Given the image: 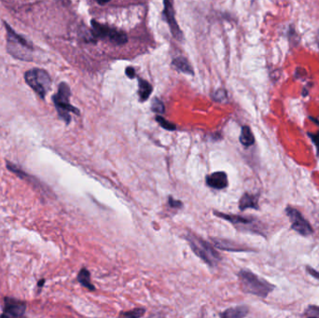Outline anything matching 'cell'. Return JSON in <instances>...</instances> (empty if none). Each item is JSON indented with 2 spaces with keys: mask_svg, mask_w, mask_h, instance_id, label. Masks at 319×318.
Returning <instances> with one entry per match:
<instances>
[{
  "mask_svg": "<svg viewBox=\"0 0 319 318\" xmlns=\"http://www.w3.org/2000/svg\"><path fill=\"white\" fill-rule=\"evenodd\" d=\"M208 187L215 189H223L228 187V177L224 172H215L206 177Z\"/></svg>",
  "mask_w": 319,
  "mask_h": 318,
  "instance_id": "obj_10",
  "label": "cell"
},
{
  "mask_svg": "<svg viewBox=\"0 0 319 318\" xmlns=\"http://www.w3.org/2000/svg\"><path fill=\"white\" fill-rule=\"evenodd\" d=\"M125 74L129 79H134L135 78V70L134 67H128L125 70Z\"/></svg>",
  "mask_w": 319,
  "mask_h": 318,
  "instance_id": "obj_26",
  "label": "cell"
},
{
  "mask_svg": "<svg viewBox=\"0 0 319 318\" xmlns=\"http://www.w3.org/2000/svg\"><path fill=\"white\" fill-rule=\"evenodd\" d=\"M144 314H145V310H144V309H141V308H139V309H134V310L130 311V312L122 313V314H120V316H121V317H124V318H137L143 317Z\"/></svg>",
  "mask_w": 319,
  "mask_h": 318,
  "instance_id": "obj_21",
  "label": "cell"
},
{
  "mask_svg": "<svg viewBox=\"0 0 319 318\" xmlns=\"http://www.w3.org/2000/svg\"><path fill=\"white\" fill-rule=\"evenodd\" d=\"M309 135L312 138L313 143L316 145V147L318 149V153L319 155V133H318V134H309Z\"/></svg>",
  "mask_w": 319,
  "mask_h": 318,
  "instance_id": "obj_25",
  "label": "cell"
},
{
  "mask_svg": "<svg viewBox=\"0 0 319 318\" xmlns=\"http://www.w3.org/2000/svg\"><path fill=\"white\" fill-rule=\"evenodd\" d=\"M45 284V279H41L38 283H37V286L39 287V288H41L42 286H43V285Z\"/></svg>",
  "mask_w": 319,
  "mask_h": 318,
  "instance_id": "obj_29",
  "label": "cell"
},
{
  "mask_svg": "<svg viewBox=\"0 0 319 318\" xmlns=\"http://www.w3.org/2000/svg\"><path fill=\"white\" fill-rule=\"evenodd\" d=\"M240 143L246 147H251L254 145L255 143V137L254 134L252 133V131L250 129V127L248 126H243L242 130H241V134H240Z\"/></svg>",
  "mask_w": 319,
  "mask_h": 318,
  "instance_id": "obj_14",
  "label": "cell"
},
{
  "mask_svg": "<svg viewBox=\"0 0 319 318\" xmlns=\"http://www.w3.org/2000/svg\"><path fill=\"white\" fill-rule=\"evenodd\" d=\"M303 316L307 318H319V306L310 305L305 310Z\"/></svg>",
  "mask_w": 319,
  "mask_h": 318,
  "instance_id": "obj_22",
  "label": "cell"
},
{
  "mask_svg": "<svg viewBox=\"0 0 319 318\" xmlns=\"http://www.w3.org/2000/svg\"><path fill=\"white\" fill-rule=\"evenodd\" d=\"M285 213L290 220L291 228L299 234L308 236L314 233V230H313V227L311 226V224L308 222L307 219H305V218L299 210H297L296 208H293L291 206H287L285 209Z\"/></svg>",
  "mask_w": 319,
  "mask_h": 318,
  "instance_id": "obj_7",
  "label": "cell"
},
{
  "mask_svg": "<svg viewBox=\"0 0 319 318\" xmlns=\"http://www.w3.org/2000/svg\"><path fill=\"white\" fill-rule=\"evenodd\" d=\"M239 208L241 211H244L248 208L259 209V196L245 193L239 201Z\"/></svg>",
  "mask_w": 319,
  "mask_h": 318,
  "instance_id": "obj_11",
  "label": "cell"
},
{
  "mask_svg": "<svg viewBox=\"0 0 319 318\" xmlns=\"http://www.w3.org/2000/svg\"><path fill=\"white\" fill-rule=\"evenodd\" d=\"M215 215L218 218H221L223 219H226L235 225H249L252 223L253 220L251 218H244L241 216H235V215H228V214H223V213L217 212L215 211Z\"/></svg>",
  "mask_w": 319,
  "mask_h": 318,
  "instance_id": "obj_12",
  "label": "cell"
},
{
  "mask_svg": "<svg viewBox=\"0 0 319 318\" xmlns=\"http://www.w3.org/2000/svg\"><path fill=\"white\" fill-rule=\"evenodd\" d=\"M7 33V50L15 59L31 62L35 47L33 43L25 38L24 35L18 34L7 22H4Z\"/></svg>",
  "mask_w": 319,
  "mask_h": 318,
  "instance_id": "obj_1",
  "label": "cell"
},
{
  "mask_svg": "<svg viewBox=\"0 0 319 318\" xmlns=\"http://www.w3.org/2000/svg\"><path fill=\"white\" fill-rule=\"evenodd\" d=\"M173 65L176 67V68L179 71H181L182 73L185 74H190L193 75V70L191 66L189 65V62L187 59L183 58V57H177L176 59L173 61Z\"/></svg>",
  "mask_w": 319,
  "mask_h": 318,
  "instance_id": "obj_17",
  "label": "cell"
},
{
  "mask_svg": "<svg viewBox=\"0 0 319 318\" xmlns=\"http://www.w3.org/2000/svg\"><path fill=\"white\" fill-rule=\"evenodd\" d=\"M164 3H165L164 14L166 16V22L171 29V32L175 37H177V39H181L182 33L179 29V26H178L176 18H175V12L173 9L172 0H164Z\"/></svg>",
  "mask_w": 319,
  "mask_h": 318,
  "instance_id": "obj_9",
  "label": "cell"
},
{
  "mask_svg": "<svg viewBox=\"0 0 319 318\" xmlns=\"http://www.w3.org/2000/svg\"><path fill=\"white\" fill-rule=\"evenodd\" d=\"M186 240L189 242L192 251L209 266L215 267L221 260L220 255L216 251V249L208 242L201 239V237L192 233H188Z\"/></svg>",
  "mask_w": 319,
  "mask_h": 318,
  "instance_id": "obj_3",
  "label": "cell"
},
{
  "mask_svg": "<svg viewBox=\"0 0 319 318\" xmlns=\"http://www.w3.org/2000/svg\"><path fill=\"white\" fill-rule=\"evenodd\" d=\"M156 121L164 128V129L168 130V131H175L177 129L176 125L173 124L172 122L166 120V118H163L162 116H157L156 117Z\"/></svg>",
  "mask_w": 319,
  "mask_h": 318,
  "instance_id": "obj_19",
  "label": "cell"
},
{
  "mask_svg": "<svg viewBox=\"0 0 319 318\" xmlns=\"http://www.w3.org/2000/svg\"><path fill=\"white\" fill-rule=\"evenodd\" d=\"M26 84L41 99H45L51 87V79L47 71L41 68H33L24 73Z\"/></svg>",
  "mask_w": 319,
  "mask_h": 318,
  "instance_id": "obj_5",
  "label": "cell"
},
{
  "mask_svg": "<svg viewBox=\"0 0 319 318\" xmlns=\"http://www.w3.org/2000/svg\"><path fill=\"white\" fill-rule=\"evenodd\" d=\"M71 90L69 86L66 83H60L58 91L52 96V102L57 110L60 118H62L67 124L71 121L70 113L80 115V110L72 106L69 102Z\"/></svg>",
  "mask_w": 319,
  "mask_h": 318,
  "instance_id": "obj_4",
  "label": "cell"
},
{
  "mask_svg": "<svg viewBox=\"0 0 319 318\" xmlns=\"http://www.w3.org/2000/svg\"><path fill=\"white\" fill-rule=\"evenodd\" d=\"M248 314V307L237 306L226 310L224 313L220 314V317L224 318H242L247 317Z\"/></svg>",
  "mask_w": 319,
  "mask_h": 318,
  "instance_id": "obj_13",
  "label": "cell"
},
{
  "mask_svg": "<svg viewBox=\"0 0 319 318\" xmlns=\"http://www.w3.org/2000/svg\"><path fill=\"white\" fill-rule=\"evenodd\" d=\"M213 242L215 244V246L217 248H220V249H224V250H229V251H244L245 249L239 248L237 246H235L234 243H231L230 241H226V240H219V239H213Z\"/></svg>",
  "mask_w": 319,
  "mask_h": 318,
  "instance_id": "obj_18",
  "label": "cell"
},
{
  "mask_svg": "<svg viewBox=\"0 0 319 318\" xmlns=\"http://www.w3.org/2000/svg\"><path fill=\"white\" fill-rule=\"evenodd\" d=\"M306 270H307L308 272H309V274H311L313 277H315V278H317V279H319V271H317L316 270L310 268V267H306Z\"/></svg>",
  "mask_w": 319,
  "mask_h": 318,
  "instance_id": "obj_27",
  "label": "cell"
},
{
  "mask_svg": "<svg viewBox=\"0 0 319 318\" xmlns=\"http://www.w3.org/2000/svg\"><path fill=\"white\" fill-rule=\"evenodd\" d=\"M238 276L243 291L248 294L266 298L274 289L272 284L248 270L240 271Z\"/></svg>",
  "mask_w": 319,
  "mask_h": 318,
  "instance_id": "obj_2",
  "label": "cell"
},
{
  "mask_svg": "<svg viewBox=\"0 0 319 318\" xmlns=\"http://www.w3.org/2000/svg\"><path fill=\"white\" fill-rule=\"evenodd\" d=\"M26 310V304L24 301H18L16 299L6 297L4 299V308L2 318H21L23 317Z\"/></svg>",
  "mask_w": 319,
  "mask_h": 318,
  "instance_id": "obj_8",
  "label": "cell"
},
{
  "mask_svg": "<svg viewBox=\"0 0 319 318\" xmlns=\"http://www.w3.org/2000/svg\"><path fill=\"white\" fill-rule=\"evenodd\" d=\"M78 281L82 284L84 287H86L90 290H95V285L91 282L90 271H88L87 269L83 268L80 271L78 274Z\"/></svg>",
  "mask_w": 319,
  "mask_h": 318,
  "instance_id": "obj_16",
  "label": "cell"
},
{
  "mask_svg": "<svg viewBox=\"0 0 319 318\" xmlns=\"http://www.w3.org/2000/svg\"><path fill=\"white\" fill-rule=\"evenodd\" d=\"M214 99L216 101H218V102H221L222 100H224L227 98V95H226V92L224 90H218L217 91L215 94H214Z\"/></svg>",
  "mask_w": 319,
  "mask_h": 318,
  "instance_id": "obj_23",
  "label": "cell"
},
{
  "mask_svg": "<svg viewBox=\"0 0 319 318\" xmlns=\"http://www.w3.org/2000/svg\"><path fill=\"white\" fill-rule=\"evenodd\" d=\"M151 109L153 112L159 113V114L165 113V111H166V107H165L164 103L158 98H154L152 104H151Z\"/></svg>",
  "mask_w": 319,
  "mask_h": 318,
  "instance_id": "obj_20",
  "label": "cell"
},
{
  "mask_svg": "<svg viewBox=\"0 0 319 318\" xmlns=\"http://www.w3.org/2000/svg\"><path fill=\"white\" fill-rule=\"evenodd\" d=\"M168 204H169V206L172 207V208H181L182 205H183V203H182L180 201L175 200V199H173L171 196L169 197Z\"/></svg>",
  "mask_w": 319,
  "mask_h": 318,
  "instance_id": "obj_24",
  "label": "cell"
},
{
  "mask_svg": "<svg viewBox=\"0 0 319 318\" xmlns=\"http://www.w3.org/2000/svg\"><path fill=\"white\" fill-rule=\"evenodd\" d=\"M110 0H96V2L100 5H105L106 3H108Z\"/></svg>",
  "mask_w": 319,
  "mask_h": 318,
  "instance_id": "obj_28",
  "label": "cell"
},
{
  "mask_svg": "<svg viewBox=\"0 0 319 318\" xmlns=\"http://www.w3.org/2000/svg\"><path fill=\"white\" fill-rule=\"evenodd\" d=\"M92 27H93V35L95 37L104 39L107 38L110 42L115 45H123L128 41L127 35L117 29L111 28L105 24H99L95 20L92 21Z\"/></svg>",
  "mask_w": 319,
  "mask_h": 318,
  "instance_id": "obj_6",
  "label": "cell"
},
{
  "mask_svg": "<svg viewBox=\"0 0 319 318\" xmlns=\"http://www.w3.org/2000/svg\"><path fill=\"white\" fill-rule=\"evenodd\" d=\"M152 93V87L147 81L139 79L138 80V96L140 101L144 102L149 99Z\"/></svg>",
  "mask_w": 319,
  "mask_h": 318,
  "instance_id": "obj_15",
  "label": "cell"
},
{
  "mask_svg": "<svg viewBox=\"0 0 319 318\" xmlns=\"http://www.w3.org/2000/svg\"><path fill=\"white\" fill-rule=\"evenodd\" d=\"M318 44H319V35H318Z\"/></svg>",
  "mask_w": 319,
  "mask_h": 318,
  "instance_id": "obj_30",
  "label": "cell"
}]
</instances>
